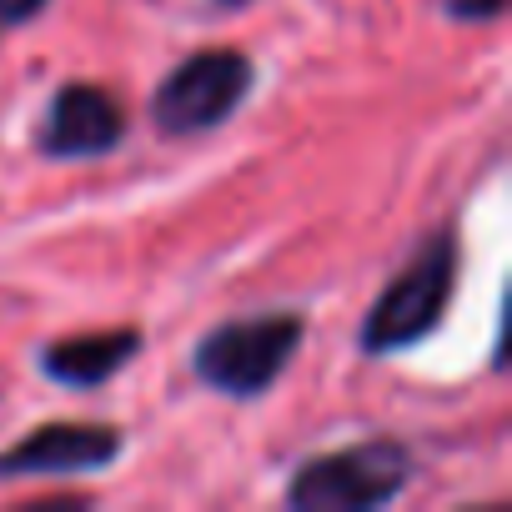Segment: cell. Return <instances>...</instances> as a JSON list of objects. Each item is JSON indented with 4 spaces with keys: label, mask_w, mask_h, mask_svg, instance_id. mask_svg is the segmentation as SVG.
Wrapping results in <instances>:
<instances>
[{
    "label": "cell",
    "mask_w": 512,
    "mask_h": 512,
    "mask_svg": "<svg viewBox=\"0 0 512 512\" xmlns=\"http://www.w3.org/2000/svg\"><path fill=\"white\" fill-rule=\"evenodd\" d=\"M452 287H457V246H452V236H432L412 256V267L377 297V307L362 327V347L367 352L412 347L417 337H427L442 322V312L452 302Z\"/></svg>",
    "instance_id": "cell-1"
},
{
    "label": "cell",
    "mask_w": 512,
    "mask_h": 512,
    "mask_svg": "<svg viewBox=\"0 0 512 512\" xmlns=\"http://www.w3.org/2000/svg\"><path fill=\"white\" fill-rule=\"evenodd\" d=\"M407 472H412L407 447H397V442H362V447H347V452L307 462L292 477L287 502L292 507H312V512H362V507L392 502L402 492Z\"/></svg>",
    "instance_id": "cell-2"
},
{
    "label": "cell",
    "mask_w": 512,
    "mask_h": 512,
    "mask_svg": "<svg viewBox=\"0 0 512 512\" xmlns=\"http://www.w3.org/2000/svg\"><path fill=\"white\" fill-rule=\"evenodd\" d=\"M302 342V317H251L226 322L196 347V372L231 397L267 392Z\"/></svg>",
    "instance_id": "cell-3"
},
{
    "label": "cell",
    "mask_w": 512,
    "mask_h": 512,
    "mask_svg": "<svg viewBox=\"0 0 512 512\" xmlns=\"http://www.w3.org/2000/svg\"><path fill=\"white\" fill-rule=\"evenodd\" d=\"M246 91H251V61L246 56H236V51H201V56L181 61L161 81L151 111H156L161 131H176V136L211 131V126H221L241 106Z\"/></svg>",
    "instance_id": "cell-4"
},
{
    "label": "cell",
    "mask_w": 512,
    "mask_h": 512,
    "mask_svg": "<svg viewBox=\"0 0 512 512\" xmlns=\"http://www.w3.org/2000/svg\"><path fill=\"white\" fill-rule=\"evenodd\" d=\"M121 452L116 427H91V422H46L16 447L0 452V477H61V472H86L101 467Z\"/></svg>",
    "instance_id": "cell-5"
},
{
    "label": "cell",
    "mask_w": 512,
    "mask_h": 512,
    "mask_svg": "<svg viewBox=\"0 0 512 512\" xmlns=\"http://www.w3.org/2000/svg\"><path fill=\"white\" fill-rule=\"evenodd\" d=\"M121 131H126V116L106 91L66 86L51 101V116L41 126V146L51 156H96V151H111L121 141Z\"/></svg>",
    "instance_id": "cell-6"
},
{
    "label": "cell",
    "mask_w": 512,
    "mask_h": 512,
    "mask_svg": "<svg viewBox=\"0 0 512 512\" xmlns=\"http://www.w3.org/2000/svg\"><path fill=\"white\" fill-rule=\"evenodd\" d=\"M141 337L131 327L121 332H91V337H71V342H56L46 352V372L56 382H71V387H96L106 382L111 372H121L131 357H136Z\"/></svg>",
    "instance_id": "cell-7"
},
{
    "label": "cell",
    "mask_w": 512,
    "mask_h": 512,
    "mask_svg": "<svg viewBox=\"0 0 512 512\" xmlns=\"http://www.w3.org/2000/svg\"><path fill=\"white\" fill-rule=\"evenodd\" d=\"M41 6H46V0H0V31H11V26L31 21Z\"/></svg>",
    "instance_id": "cell-8"
},
{
    "label": "cell",
    "mask_w": 512,
    "mask_h": 512,
    "mask_svg": "<svg viewBox=\"0 0 512 512\" xmlns=\"http://www.w3.org/2000/svg\"><path fill=\"white\" fill-rule=\"evenodd\" d=\"M452 11L457 16H497L502 0H452Z\"/></svg>",
    "instance_id": "cell-9"
}]
</instances>
